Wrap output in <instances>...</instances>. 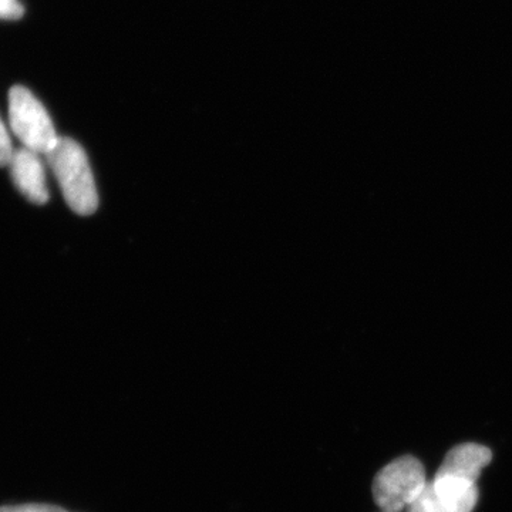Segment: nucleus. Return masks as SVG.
Instances as JSON below:
<instances>
[{
	"mask_svg": "<svg viewBox=\"0 0 512 512\" xmlns=\"http://www.w3.org/2000/svg\"><path fill=\"white\" fill-rule=\"evenodd\" d=\"M46 158L67 205L84 217L94 214L99 207V194L83 147L72 138L60 137Z\"/></svg>",
	"mask_w": 512,
	"mask_h": 512,
	"instance_id": "nucleus-1",
	"label": "nucleus"
},
{
	"mask_svg": "<svg viewBox=\"0 0 512 512\" xmlns=\"http://www.w3.org/2000/svg\"><path fill=\"white\" fill-rule=\"evenodd\" d=\"M426 471L417 458L404 456L377 473L373 497L382 512L407 510L426 487Z\"/></svg>",
	"mask_w": 512,
	"mask_h": 512,
	"instance_id": "nucleus-2",
	"label": "nucleus"
},
{
	"mask_svg": "<svg viewBox=\"0 0 512 512\" xmlns=\"http://www.w3.org/2000/svg\"><path fill=\"white\" fill-rule=\"evenodd\" d=\"M9 120L23 147L37 154L46 156L59 141L45 107L26 87L15 86L10 90Z\"/></svg>",
	"mask_w": 512,
	"mask_h": 512,
	"instance_id": "nucleus-3",
	"label": "nucleus"
},
{
	"mask_svg": "<svg viewBox=\"0 0 512 512\" xmlns=\"http://www.w3.org/2000/svg\"><path fill=\"white\" fill-rule=\"evenodd\" d=\"M478 500L477 485L450 477L427 481L423 493L407 512H473Z\"/></svg>",
	"mask_w": 512,
	"mask_h": 512,
	"instance_id": "nucleus-4",
	"label": "nucleus"
},
{
	"mask_svg": "<svg viewBox=\"0 0 512 512\" xmlns=\"http://www.w3.org/2000/svg\"><path fill=\"white\" fill-rule=\"evenodd\" d=\"M9 165L13 183L20 194L25 195L30 202L36 205H43L49 201L45 168L40 160V154L25 147L19 148L13 153Z\"/></svg>",
	"mask_w": 512,
	"mask_h": 512,
	"instance_id": "nucleus-5",
	"label": "nucleus"
},
{
	"mask_svg": "<svg viewBox=\"0 0 512 512\" xmlns=\"http://www.w3.org/2000/svg\"><path fill=\"white\" fill-rule=\"evenodd\" d=\"M491 460L493 453L490 448L474 443L460 444L448 451L436 477L456 478L476 484L481 471L491 463Z\"/></svg>",
	"mask_w": 512,
	"mask_h": 512,
	"instance_id": "nucleus-6",
	"label": "nucleus"
},
{
	"mask_svg": "<svg viewBox=\"0 0 512 512\" xmlns=\"http://www.w3.org/2000/svg\"><path fill=\"white\" fill-rule=\"evenodd\" d=\"M13 153H15V150H13L12 140H10L5 124L0 120V167H6L10 164Z\"/></svg>",
	"mask_w": 512,
	"mask_h": 512,
	"instance_id": "nucleus-7",
	"label": "nucleus"
},
{
	"mask_svg": "<svg viewBox=\"0 0 512 512\" xmlns=\"http://www.w3.org/2000/svg\"><path fill=\"white\" fill-rule=\"evenodd\" d=\"M0 512H66L63 508L49 504H23L0 507Z\"/></svg>",
	"mask_w": 512,
	"mask_h": 512,
	"instance_id": "nucleus-8",
	"label": "nucleus"
}]
</instances>
